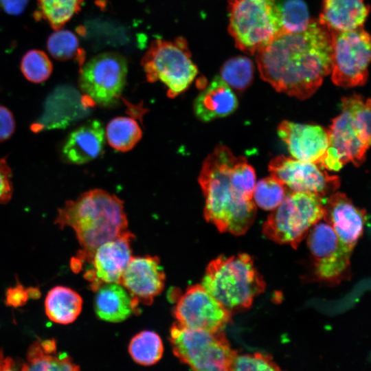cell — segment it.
<instances>
[{"mask_svg":"<svg viewBox=\"0 0 371 371\" xmlns=\"http://www.w3.org/2000/svg\"><path fill=\"white\" fill-rule=\"evenodd\" d=\"M260 77L276 91L311 96L331 71V33L318 19L301 32H281L256 52Z\"/></svg>","mask_w":371,"mask_h":371,"instance_id":"6da1fadb","label":"cell"},{"mask_svg":"<svg viewBox=\"0 0 371 371\" xmlns=\"http://www.w3.org/2000/svg\"><path fill=\"white\" fill-rule=\"evenodd\" d=\"M199 183L204 198V216L221 232L244 234L254 221V168L242 156L217 146L203 163Z\"/></svg>","mask_w":371,"mask_h":371,"instance_id":"7a4b0ae2","label":"cell"},{"mask_svg":"<svg viewBox=\"0 0 371 371\" xmlns=\"http://www.w3.org/2000/svg\"><path fill=\"white\" fill-rule=\"evenodd\" d=\"M54 223L60 229L72 227L82 247L77 258L82 265L94 250L126 230L123 202L115 195L93 189L58 210Z\"/></svg>","mask_w":371,"mask_h":371,"instance_id":"3957f363","label":"cell"},{"mask_svg":"<svg viewBox=\"0 0 371 371\" xmlns=\"http://www.w3.org/2000/svg\"><path fill=\"white\" fill-rule=\"evenodd\" d=\"M341 112L328 129V147L322 168L337 171L346 164L360 166L370 145V100L353 94L341 99Z\"/></svg>","mask_w":371,"mask_h":371,"instance_id":"277c9868","label":"cell"},{"mask_svg":"<svg viewBox=\"0 0 371 371\" xmlns=\"http://www.w3.org/2000/svg\"><path fill=\"white\" fill-rule=\"evenodd\" d=\"M201 285L229 311L249 308L265 282L247 254L221 256L207 265Z\"/></svg>","mask_w":371,"mask_h":371,"instance_id":"5b68a950","label":"cell"},{"mask_svg":"<svg viewBox=\"0 0 371 371\" xmlns=\"http://www.w3.org/2000/svg\"><path fill=\"white\" fill-rule=\"evenodd\" d=\"M228 30L240 50L254 55L282 32L277 0H229Z\"/></svg>","mask_w":371,"mask_h":371,"instance_id":"8992f818","label":"cell"},{"mask_svg":"<svg viewBox=\"0 0 371 371\" xmlns=\"http://www.w3.org/2000/svg\"><path fill=\"white\" fill-rule=\"evenodd\" d=\"M326 199L317 194L289 191L262 226L266 238L297 248L312 227L323 218Z\"/></svg>","mask_w":371,"mask_h":371,"instance_id":"52a82bcc","label":"cell"},{"mask_svg":"<svg viewBox=\"0 0 371 371\" xmlns=\"http://www.w3.org/2000/svg\"><path fill=\"white\" fill-rule=\"evenodd\" d=\"M169 339L174 355L192 371H228L237 352L223 330L191 329L175 322Z\"/></svg>","mask_w":371,"mask_h":371,"instance_id":"ba28073f","label":"cell"},{"mask_svg":"<svg viewBox=\"0 0 371 371\" xmlns=\"http://www.w3.org/2000/svg\"><path fill=\"white\" fill-rule=\"evenodd\" d=\"M142 65L147 80L164 83L171 98L185 91L198 73L182 38L174 41L155 40L143 58Z\"/></svg>","mask_w":371,"mask_h":371,"instance_id":"9c48e42d","label":"cell"},{"mask_svg":"<svg viewBox=\"0 0 371 371\" xmlns=\"http://www.w3.org/2000/svg\"><path fill=\"white\" fill-rule=\"evenodd\" d=\"M333 82L341 87L364 85L370 60V37L360 27L347 32H330Z\"/></svg>","mask_w":371,"mask_h":371,"instance_id":"30bf717a","label":"cell"},{"mask_svg":"<svg viewBox=\"0 0 371 371\" xmlns=\"http://www.w3.org/2000/svg\"><path fill=\"white\" fill-rule=\"evenodd\" d=\"M128 72L125 58L114 52L98 54L80 69L79 86L82 92L100 106H109L120 99Z\"/></svg>","mask_w":371,"mask_h":371,"instance_id":"8fae6325","label":"cell"},{"mask_svg":"<svg viewBox=\"0 0 371 371\" xmlns=\"http://www.w3.org/2000/svg\"><path fill=\"white\" fill-rule=\"evenodd\" d=\"M307 245L317 277L338 283L349 271L352 251L340 241L333 228L321 221L307 234Z\"/></svg>","mask_w":371,"mask_h":371,"instance_id":"7c38bea8","label":"cell"},{"mask_svg":"<svg viewBox=\"0 0 371 371\" xmlns=\"http://www.w3.org/2000/svg\"><path fill=\"white\" fill-rule=\"evenodd\" d=\"M174 315L183 326L210 332L223 330L232 319V312L201 284L187 289L175 306Z\"/></svg>","mask_w":371,"mask_h":371,"instance_id":"4fadbf2b","label":"cell"},{"mask_svg":"<svg viewBox=\"0 0 371 371\" xmlns=\"http://www.w3.org/2000/svg\"><path fill=\"white\" fill-rule=\"evenodd\" d=\"M271 176L279 180L290 191L308 192L325 197L336 191L340 180L317 164L279 155L269 164Z\"/></svg>","mask_w":371,"mask_h":371,"instance_id":"5bb4252c","label":"cell"},{"mask_svg":"<svg viewBox=\"0 0 371 371\" xmlns=\"http://www.w3.org/2000/svg\"><path fill=\"white\" fill-rule=\"evenodd\" d=\"M134 235L126 230L115 238L97 247L86 261L90 264L85 278L96 291L108 283H119L132 258L131 242Z\"/></svg>","mask_w":371,"mask_h":371,"instance_id":"9a60e30c","label":"cell"},{"mask_svg":"<svg viewBox=\"0 0 371 371\" xmlns=\"http://www.w3.org/2000/svg\"><path fill=\"white\" fill-rule=\"evenodd\" d=\"M278 134L293 158L322 168L328 147L327 129L315 124L282 121L278 127Z\"/></svg>","mask_w":371,"mask_h":371,"instance_id":"2e32d148","label":"cell"},{"mask_svg":"<svg viewBox=\"0 0 371 371\" xmlns=\"http://www.w3.org/2000/svg\"><path fill=\"white\" fill-rule=\"evenodd\" d=\"M119 284L138 304H150L165 284V274L159 258L151 256L132 257Z\"/></svg>","mask_w":371,"mask_h":371,"instance_id":"e0dca14e","label":"cell"},{"mask_svg":"<svg viewBox=\"0 0 371 371\" xmlns=\"http://www.w3.org/2000/svg\"><path fill=\"white\" fill-rule=\"evenodd\" d=\"M322 219L344 245L352 251L363 234L366 212L357 207L345 194L333 192L325 200Z\"/></svg>","mask_w":371,"mask_h":371,"instance_id":"ac0fdd59","label":"cell"},{"mask_svg":"<svg viewBox=\"0 0 371 371\" xmlns=\"http://www.w3.org/2000/svg\"><path fill=\"white\" fill-rule=\"evenodd\" d=\"M105 137L102 124L96 120H89L67 136L61 147L62 157L71 164L89 163L102 153Z\"/></svg>","mask_w":371,"mask_h":371,"instance_id":"d6986e66","label":"cell"},{"mask_svg":"<svg viewBox=\"0 0 371 371\" xmlns=\"http://www.w3.org/2000/svg\"><path fill=\"white\" fill-rule=\"evenodd\" d=\"M238 105L231 87L217 76L197 95L194 111L199 120L206 122L232 114Z\"/></svg>","mask_w":371,"mask_h":371,"instance_id":"ffe728a7","label":"cell"},{"mask_svg":"<svg viewBox=\"0 0 371 371\" xmlns=\"http://www.w3.org/2000/svg\"><path fill=\"white\" fill-rule=\"evenodd\" d=\"M370 7L364 0H322L318 19L330 32H347L363 26Z\"/></svg>","mask_w":371,"mask_h":371,"instance_id":"44dd1931","label":"cell"},{"mask_svg":"<svg viewBox=\"0 0 371 371\" xmlns=\"http://www.w3.org/2000/svg\"><path fill=\"white\" fill-rule=\"evenodd\" d=\"M95 291V311L102 320L120 322L137 311L138 304L119 283L102 284Z\"/></svg>","mask_w":371,"mask_h":371,"instance_id":"7402d4cb","label":"cell"},{"mask_svg":"<svg viewBox=\"0 0 371 371\" xmlns=\"http://www.w3.org/2000/svg\"><path fill=\"white\" fill-rule=\"evenodd\" d=\"M20 371H80L71 357L57 349L54 339L36 340L29 347Z\"/></svg>","mask_w":371,"mask_h":371,"instance_id":"603a6c76","label":"cell"},{"mask_svg":"<svg viewBox=\"0 0 371 371\" xmlns=\"http://www.w3.org/2000/svg\"><path fill=\"white\" fill-rule=\"evenodd\" d=\"M82 306L81 296L73 289L63 286L52 288L45 300V311L48 318L60 324L74 322Z\"/></svg>","mask_w":371,"mask_h":371,"instance_id":"cb8c5ba5","label":"cell"},{"mask_svg":"<svg viewBox=\"0 0 371 371\" xmlns=\"http://www.w3.org/2000/svg\"><path fill=\"white\" fill-rule=\"evenodd\" d=\"M142 129L132 117L120 116L112 119L107 124L105 137L115 150L126 152L131 150L141 139Z\"/></svg>","mask_w":371,"mask_h":371,"instance_id":"d4e9b609","label":"cell"},{"mask_svg":"<svg viewBox=\"0 0 371 371\" xmlns=\"http://www.w3.org/2000/svg\"><path fill=\"white\" fill-rule=\"evenodd\" d=\"M128 352L137 363L151 366L161 359L164 352L163 342L156 333L143 330L131 339Z\"/></svg>","mask_w":371,"mask_h":371,"instance_id":"484cf974","label":"cell"},{"mask_svg":"<svg viewBox=\"0 0 371 371\" xmlns=\"http://www.w3.org/2000/svg\"><path fill=\"white\" fill-rule=\"evenodd\" d=\"M83 0H38L36 17L45 19L54 30L60 29L80 10Z\"/></svg>","mask_w":371,"mask_h":371,"instance_id":"4316f807","label":"cell"},{"mask_svg":"<svg viewBox=\"0 0 371 371\" xmlns=\"http://www.w3.org/2000/svg\"><path fill=\"white\" fill-rule=\"evenodd\" d=\"M49 53L56 60L65 61L76 58L82 65L84 53L80 48L77 36L71 31L57 30L47 41Z\"/></svg>","mask_w":371,"mask_h":371,"instance_id":"83f0119b","label":"cell"},{"mask_svg":"<svg viewBox=\"0 0 371 371\" xmlns=\"http://www.w3.org/2000/svg\"><path fill=\"white\" fill-rule=\"evenodd\" d=\"M282 32H301L306 29L311 19L306 4L303 0H277Z\"/></svg>","mask_w":371,"mask_h":371,"instance_id":"f1b7e54d","label":"cell"},{"mask_svg":"<svg viewBox=\"0 0 371 371\" xmlns=\"http://www.w3.org/2000/svg\"><path fill=\"white\" fill-rule=\"evenodd\" d=\"M219 76L230 87L240 91L245 90L253 80V63L245 56L232 58L223 64Z\"/></svg>","mask_w":371,"mask_h":371,"instance_id":"f546056e","label":"cell"},{"mask_svg":"<svg viewBox=\"0 0 371 371\" xmlns=\"http://www.w3.org/2000/svg\"><path fill=\"white\" fill-rule=\"evenodd\" d=\"M290 190L273 177L260 179L255 184L253 198L256 204L265 210H273Z\"/></svg>","mask_w":371,"mask_h":371,"instance_id":"4dcf8cb0","label":"cell"},{"mask_svg":"<svg viewBox=\"0 0 371 371\" xmlns=\"http://www.w3.org/2000/svg\"><path fill=\"white\" fill-rule=\"evenodd\" d=\"M20 69L28 81L39 84L46 81L50 77L53 65L44 52L32 49L27 52L23 56Z\"/></svg>","mask_w":371,"mask_h":371,"instance_id":"1f68e13d","label":"cell"},{"mask_svg":"<svg viewBox=\"0 0 371 371\" xmlns=\"http://www.w3.org/2000/svg\"><path fill=\"white\" fill-rule=\"evenodd\" d=\"M228 371H283L271 356L262 352L239 354L234 356Z\"/></svg>","mask_w":371,"mask_h":371,"instance_id":"d6a6232c","label":"cell"},{"mask_svg":"<svg viewBox=\"0 0 371 371\" xmlns=\"http://www.w3.org/2000/svg\"><path fill=\"white\" fill-rule=\"evenodd\" d=\"M12 172L5 158L0 159V204L10 201L13 194Z\"/></svg>","mask_w":371,"mask_h":371,"instance_id":"836d02e7","label":"cell"},{"mask_svg":"<svg viewBox=\"0 0 371 371\" xmlns=\"http://www.w3.org/2000/svg\"><path fill=\"white\" fill-rule=\"evenodd\" d=\"M16 122L13 113L7 107L0 105V142L9 139L14 134Z\"/></svg>","mask_w":371,"mask_h":371,"instance_id":"e575fe53","label":"cell"},{"mask_svg":"<svg viewBox=\"0 0 371 371\" xmlns=\"http://www.w3.org/2000/svg\"><path fill=\"white\" fill-rule=\"evenodd\" d=\"M28 297L26 289L18 282L15 286L7 290L5 303L8 306L18 308L25 305Z\"/></svg>","mask_w":371,"mask_h":371,"instance_id":"d590c367","label":"cell"},{"mask_svg":"<svg viewBox=\"0 0 371 371\" xmlns=\"http://www.w3.org/2000/svg\"><path fill=\"white\" fill-rule=\"evenodd\" d=\"M28 0H0V8L10 14L19 15L25 9Z\"/></svg>","mask_w":371,"mask_h":371,"instance_id":"8d00e7d4","label":"cell"},{"mask_svg":"<svg viewBox=\"0 0 371 371\" xmlns=\"http://www.w3.org/2000/svg\"><path fill=\"white\" fill-rule=\"evenodd\" d=\"M0 371H20L16 368L12 359L6 356L2 349H0Z\"/></svg>","mask_w":371,"mask_h":371,"instance_id":"74e56055","label":"cell"},{"mask_svg":"<svg viewBox=\"0 0 371 371\" xmlns=\"http://www.w3.org/2000/svg\"><path fill=\"white\" fill-rule=\"evenodd\" d=\"M28 297L32 299H37L41 296V292L36 287H29L26 289Z\"/></svg>","mask_w":371,"mask_h":371,"instance_id":"f35d334b","label":"cell"}]
</instances>
